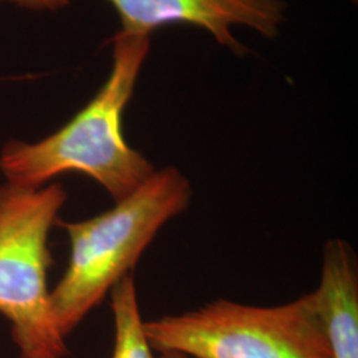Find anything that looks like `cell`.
I'll return each mask as SVG.
<instances>
[{
	"label": "cell",
	"instance_id": "obj_6",
	"mask_svg": "<svg viewBox=\"0 0 358 358\" xmlns=\"http://www.w3.org/2000/svg\"><path fill=\"white\" fill-rule=\"evenodd\" d=\"M310 294L331 357L358 358L357 263L349 244H325L320 282Z\"/></svg>",
	"mask_w": 358,
	"mask_h": 358
},
{
	"label": "cell",
	"instance_id": "obj_5",
	"mask_svg": "<svg viewBox=\"0 0 358 358\" xmlns=\"http://www.w3.org/2000/svg\"><path fill=\"white\" fill-rule=\"evenodd\" d=\"M115 8L121 31L148 36L159 27L185 23L208 31L217 43L242 53L231 27L254 28L266 38L278 34L282 20L280 0H106Z\"/></svg>",
	"mask_w": 358,
	"mask_h": 358
},
{
	"label": "cell",
	"instance_id": "obj_1",
	"mask_svg": "<svg viewBox=\"0 0 358 358\" xmlns=\"http://www.w3.org/2000/svg\"><path fill=\"white\" fill-rule=\"evenodd\" d=\"M148 36L117 32L110 75L96 96L63 128L34 143L7 142L0 170L7 183L38 189L66 173H81L100 183L115 202L128 196L155 169L129 146L122 117L142 64L149 53Z\"/></svg>",
	"mask_w": 358,
	"mask_h": 358
},
{
	"label": "cell",
	"instance_id": "obj_7",
	"mask_svg": "<svg viewBox=\"0 0 358 358\" xmlns=\"http://www.w3.org/2000/svg\"><path fill=\"white\" fill-rule=\"evenodd\" d=\"M115 319V348L112 358H155L143 329L136 282L131 275L110 291ZM159 358H190L177 352H162Z\"/></svg>",
	"mask_w": 358,
	"mask_h": 358
},
{
	"label": "cell",
	"instance_id": "obj_2",
	"mask_svg": "<svg viewBox=\"0 0 358 358\" xmlns=\"http://www.w3.org/2000/svg\"><path fill=\"white\" fill-rule=\"evenodd\" d=\"M190 180L178 169L153 174L97 217L60 223L71 242L64 275L51 292L53 319L66 337L117 282L130 275L157 234L190 205Z\"/></svg>",
	"mask_w": 358,
	"mask_h": 358
},
{
	"label": "cell",
	"instance_id": "obj_9",
	"mask_svg": "<svg viewBox=\"0 0 358 358\" xmlns=\"http://www.w3.org/2000/svg\"><path fill=\"white\" fill-rule=\"evenodd\" d=\"M20 358H28V357H23V356H22V357H20Z\"/></svg>",
	"mask_w": 358,
	"mask_h": 358
},
{
	"label": "cell",
	"instance_id": "obj_3",
	"mask_svg": "<svg viewBox=\"0 0 358 358\" xmlns=\"http://www.w3.org/2000/svg\"><path fill=\"white\" fill-rule=\"evenodd\" d=\"M66 192L59 183L0 186V313L11 322L22 356L62 358L68 352L52 313L48 235Z\"/></svg>",
	"mask_w": 358,
	"mask_h": 358
},
{
	"label": "cell",
	"instance_id": "obj_8",
	"mask_svg": "<svg viewBox=\"0 0 358 358\" xmlns=\"http://www.w3.org/2000/svg\"><path fill=\"white\" fill-rule=\"evenodd\" d=\"M32 11H57L69 4V0H7Z\"/></svg>",
	"mask_w": 358,
	"mask_h": 358
},
{
	"label": "cell",
	"instance_id": "obj_4",
	"mask_svg": "<svg viewBox=\"0 0 358 358\" xmlns=\"http://www.w3.org/2000/svg\"><path fill=\"white\" fill-rule=\"evenodd\" d=\"M143 329L153 350L190 358H332L312 294L276 307L220 299Z\"/></svg>",
	"mask_w": 358,
	"mask_h": 358
}]
</instances>
